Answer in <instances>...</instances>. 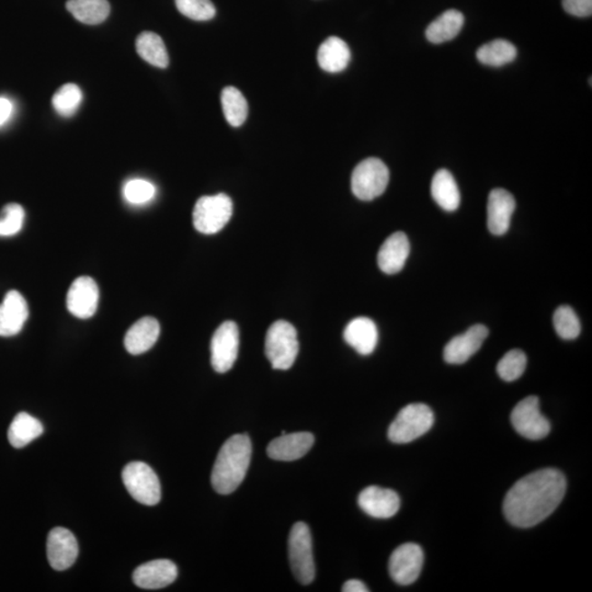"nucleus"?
Here are the masks:
<instances>
[{
    "label": "nucleus",
    "instance_id": "nucleus-23",
    "mask_svg": "<svg viewBox=\"0 0 592 592\" xmlns=\"http://www.w3.org/2000/svg\"><path fill=\"white\" fill-rule=\"evenodd\" d=\"M351 60L349 46L344 40L330 36L320 46L318 61L321 70L340 72L347 69Z\"/></svg>",
    "mask_w": 592,
    "mask_h": 592
},
{
    "label": "nucleus",
    "instance_id": "nucleus-11",
    "mask_svg": "<svg viewBox=\"0 0 592 592\" xmlns=\"http://www.w3.org/2000/svg\"><path fill=\"white\" fill-rule=\"evenodd\" d=\"M424 552L418 544L401 545L391 555L388 569L395 583L401 586L412 585L422 573Z\"/></svg>",
    "mask_w": 592,
    "mask_h": 592
},
{
    "label": "nucleus",
    "instance_id": "nucleus-9",
    "mask_svg": "<svg viewBox=\"0 0 592 592\" xmlns=\"http://www.w3.org/2000/svg\"><path fill=\"white\" fill-rule=\"evenodd\" d=\"M511 424L517 433L529 440H541L548 437L550 424L539 412L537 396H529L517 404L511 413Z\"/></svg>",
    "mask_w": 592,
    "mask_h": 592
},
{
    "label": "nucleus",
    "instance_id": "nucleus-28",
    "mask_svg": "<svg viewBox=\"0 0 592 592\" xmlns=\"http://www.w3.org/2000/svg\"><path fill=\"white\" fill-rule=\"evenodd\" d=\"M137 51L144 61L150 65L166 69L169 64V56L164 41L158 34L145 31L138 35Z\"/></svg>",
    "mask_w": 592,
    "mask_h": 592
},
{
    "label": "nucleus",
    "instance_id": "nucleus-5",
    "mask_svg": "<svg viewBox=\"0 0 592 592\" xmlns=\"http://www.w3.org/2000/svg\"><path fill=\"white\" fill-rule=\"evenodd\" d=\"M289 559L294 578L302 585L315 578L313 541L308 524L295 523L289 537Z\"/></svg>",
    "mask_w": 592,
    "mask_h": 592
},
{
    "label": "nucleus",
    "instance_id": "nucleus-18",
    "mask_svg": "<svg viewBox=\"0 0 592 592\" xmlns=\"http://www.w3.org/2000/svg\"><path fill=\"white\" fill-rule=\"evenodd\" d=\"M178 568L169 559H156L138 566L133 573L134 584L142 589L165 588L174 583Z\"/></svg>",
    "mask_w": 592,
    "mask_h": 592
},
{
    "label": "nucleus",
    "instance_id": "nucleus-25",
    "mask_svg": "<svg viewBox=\"0 0 592 592\" xmlns=\"http://www.w3.org/2000/svg\"><path fill=\"white\" fill-rule=\"evenodd\" d=\"M464 24V15L458 10H448L439 15L425 30L429 43L440 44L448 43L460 33Z\"/></svg>",
    "mask_w": 592,
    "mask_h": 592
},
{
    "label": "nucleus",
    "instance_id": "nucleus-37",
    "mask_svg": "<svg viewBox=\"0 0 592 592\" xmlns=\"http://www.w3.org/2000/svg\"><path fill=\"white\" fill-rule=\"evenodd\" d=\"M563 7L576 17H590L592 14V0H563Z\"/></svg>",
    "mask_w": 592,
    "mask_h": 592
},
{
    "label": "nucleus",
    "instance_id": "nucleus-21",
    "mask_svg": "<svg viewBox=\"0 0 592 592\" xmlns=\"http://www.w3.org/2000/svg\"><path fill=\"white\" fill-rule=\"evenodd\" d=\"M344 339L347 344L360 355H371L377 345V327L372 320L368 318L352 320L346 327Z\"/></svg>",
    "mask_w": 592,
    "mask_h": 592
},
{
    "label": "nucleus",
    "instance_id": "nucleus-32",
    "mask_svg": "<svg viewBox=\"0 0 592 592\" xmlns=\"http://www.w3.org/2000/svg\"><path fill=\"white\" fill-rule=\"evenodd\" d=\"M554 327L560 339L573 340L580 334L581 327L578 316L568 305L559 306L554 313Z\"/></svg>",
    "mask_w": 592,
    "mask_h": 592
},
{
    "label": "nucleus",
    "instance_id": "nucleus-38",
    "mask_svg": "<svg viewBox=\"0 0 592 592\" xmlns=\"http://www.w3.org/2000/svg\"><path fill=\"white\" fill-rule=\"evenodd\" d=\"M13 112V102L7 98L0 97V127L4 126V124H6L10 120Z\"/></svg>",
    "mask_w": 592,
    "mask_h": 592
},
{
    "label": "nucleus",
    "instance_id": "nucleus-33",
    "mask_svg": "<svg viewBox=\"0 0 592 592\" xmlns=\"http://www.w3.org/2000/svg\"><path fill=\"white\" fill-rule=\"evenodd\" d=\"M527 362L526 353L513 349L507 352L498 362L497 372L503 381H516L526 371Z\"/></svg>",
    "mask_w": 592,
    "mask_h": 592
},
{
    "label": "nucleus",
    "instance_id": "nucleus-15",
    "mask_svg": "<svg viewBox=\"0 0 592 592\" xmlns=\"http://www.w3.org/2000/svg\"><path fill=\"white\" fill-rule=\"evenodd\" d=\"M358 503L367 515L378 519L392 518L401 507L396 492L387 488L370 486L360 492Z\"/></svg>",
    "mask_w": 592,
    "mask_h": 592
},
{
    "label": "nucleus",
    "instance_id": "nucleus-26",
    "mask_svg": "<svg viewBox=\"0 0 592 592\" xmlns=\"http://www.w3.org/2000/svg\"><path fill=\"white\" fill-rule=\"evenodd\" d=\"M43 425L40 420L27 413H19L13 420L8 430V440L14 448H24L43 434Z\"/></svg>",
    "mask_w": 592,
    "mask_h": 592
},
{
    "label": "nucleus",
    "instance_id": "nucleus-16",
    "mask_svg": "<svg viewBox=\"0 0 592 592\" xmlns=\"http://www.w3.org/2000/svg\"><path fill=\"white\" fill-rule=\"evenodd\" d=\"M515 209L516 200L511 192L500 188L491 191L487 205L488 230L496 236L506 234Z\"/></svg>",
    "mask_w": 592,
    "mask_h": 592
},
{
    "label": "nucleus",
    "instance_id": "nucleus-39",
    "mask_svg": "<svg viewBox=\"0 0 592 592\" xmlns=\"http://www.w3.org/2000/svg\"><path fill=\"white\" fill-rule=\"evenodd\" d=\"M342 591L344 592H368L370 589L362 583V581L358 579L348 580L344 586H342Z\"/></svg>",
    "mask_w": 592,
    "mask_h": 592
},
{
    "label": "nucleus",
    "instance_id": "nucleus-2",
    "mask_svg": "<svg viewBox=\"0 0 592 592\" xmlns=\"http://www.w3.org/2000/svg\"><path fill=\"white\" fill-rule=\"evenodd\" d=\"M252 454V441L247 434L232 435L223 444L211 475L216 492L228 495L240 487L251 464Z\"/></svg>",
    "mask_w": 592,
    "mask_h": 592
},
{
    "label": "nucleus",
    "instance_id": "nucleus-3",
    "mask_svg": "<svg viewBox=\"0 0 592 592\" xmlns=\"http://www.w3.org/2000/svg\"><path fill=\"white\" fill-rule=\"evenodd\" d=\"M433 410L425 404H409L398 413L388 428V439L394 444H409L433 428Z\"/></svg>",
    "mask_w": 592,
    "mask_h": 592
},
{
    "label": "nucleus",
    "instance_id": "nucleus-10",
    "mask_svg": "<svg viewBox=\"0 0 592 592\" xmlns=\"http://www.w3.org/2000/svg\"><path fill=\"white\" fill-rule=\"evenodd\" d=\"M240 348V330L234 321H224L211 341V363L217 373L230 371L236 362Z\"/></svg>",
    "mask_w": 592,
    "mask_h": 592
},
{
    "label": "nucleus",
    "instance_id": "nucleus-6",
    "mask_svg": "<svg viewBox=\"0 0 592 592\" xmlns=\"http://www.w3.org/2000/svg\"><path fill=\"white\" fill-rule=\"evenodd\" d=\"M233 215V202L225 194L205 196L196 201L194 225L197 232L212 235L219 233L230 222Z\"/></svg>",
    "mask_w": 592,
    "mask_h": 592
},
{
    "label": "nucleus",
    "instance_id": "nucleus-14",
    "mask_svg": "<svg viewBox=\"0 0 592 592\" xmlns=\"http://www.w3.org/2000/svg\"><path fill=\"white\" fill-rule=\"evenodd\" d=\"M487 327L484 325H474L467 329L464 334L454 337L444 348V360L450 365H462L474 356L481 349L487 339Z\"/></svg>",
    "mask_w": 592,
    "mask_h": 592
},
{
    "label": "nucleus",
    "instance_id": "nucleus-29",
    "mask_svg": "<svg viewBox=\"0 0 592 592\" xmlns=\"http://www.w3.org/2000/svg\"><path fill=\"white\" fill-rule=\"evenodd\" d=\"M517 53L515 45L509 41L497 39L481 46L476 56L482 64L501 67L515 61Z\"/></svg>",
    "mask_w": 592,
    "mask_h": 592
},
{
    "label": "nucleus",
    "instance_id": "nucleus-13",
    "mask_svg": "<svg viewBox=\"0 0 592 592\" xmlns=\"http://www.w3.org/2000/svg\"><path fill=\"white\" fill-rule=\"evenodd\" d=\"M48 559L51 568L55 570H66L76 562L78 552L77 539L70 530L57 527L52 530L48 537Z\"/></svg>",
    "mask_w": 592,
    "mask_h": 592
},
{
    "label": "nucleus",
    "instance_id": "nucleus-35",
    "mask_svg": "<svg viewBox=\"0 0 592 592\" xmlns=\"http://www.w3.org/2000/svg\"><path fill=\"white\" fill-rule=\"evenodd\" d=\"M24 207L17 204H10L0 213V237L14 236L23 230L24 222Z\"/></svg>",
    "mask_w": 592,
    "mask_h": 592
},
{
    "label": "nucleus",
    "instance_id": "nucleus-4",
    "mask_svg": "<svg viewBox=\"0 0 592 592\" xmlns=\"http://www.w3.org/2000/svg\"><path fill=\"white\" fill-rule=\"evenodd\" d=\"M299 355L298 332L289 321H275L267 332L266 356L275 370H289Z\"/></svg>",
    "mask_w": 592,
    "mask_h": 592
},
{
    "label": "nucleus",
    "instance_id": "nucleus-27",
    "mask_svg": "<svg viewBox=\"0 0 592 592\" xmlns=\"http://www.w3.org/2000/svg\"><path fill=\"white\" fill-rule=\"evenodd\" d=\"M66 8L78 22L91 25L105 22L110 14L108 0H69Z\"/></svg>",
    "mask_w": 592,
    "mask_h": 592
},
{
    "label": "nucleus",
    "instance_id": "nucleus-31",
    "mask_svg": "<svg viewBox=\"0 0 592 592\" xmlns=\"http://www.w3.org/2000/svg\"><path fill=\"white\" fill-rule=\"evenodd\" d=\"M81 101L82 92L81 88L75 84H65L55 92L53 99H52V105H53L55 111L60 116L70 118L74 116Z\"/></svg>",
    "mask_w": 592,
    "mask_h": 592
},
{
    "label": "nucleus",
    "instance_id": "nucleus-36",
    "mask_svg": "<svg viewBox=\"0 0 592 592\" xmlns=\"http://www.w3.org/2000/svg\"><path fill=\"white\" fill-rule=\"evenodd\" d=\"M156 186L144 179L129 180L123 186V196L129 204L141 205L154 199Z\"/></svg>",
    "mask_w": 592,
    "mask_h": 592
},
{
    "label": "nucleus",
    "instance_id": "nucleus-20",
    "mask_svg": "<svg viewBox=\"0 0 592 592\" xmlns=\"http://www.w3.org/2000/svg\"><path fill=\"white\" fill-rule=\"evenodd\" d=\"M410 252L406 234L397 232L387 238L377 254L378 267L384 273L395 274L404 268Z\"/></svg>",
    "mask_w": 592,
    "mask_h": 592
},
{
    "label": "nucleus",
    "instance_id": "nucleus-17",
    "mask_svg": "<svg viewBox=\"0 0 592 592\" xmlns=\"http://www.w3.org/2000/svg\"><path fill=\"white\" fill-rule=\"evenodd\" d=\"M28 319L27 301L18 291H9L0 304V337L18 335Z\"/></svg>",
    "mask_w": 592,
    "mask_h": 592
},
{
    "label": "nucleus",
    "instance_id": "nucleus-30",
    "mask_svg": "<svg viewBox=\"0 0 592 592\" xmlns=\"http://www.w3.org/2000/svg\"><path fill=\"white\" fill-rule=\"evenodd\" d=\"M222 107L226 121L234 128L245 123L248 116L246 98L235 87H226L222 91Z\"/></svg>",
    "mask_w": 592,
    "mask_h": 592
},
{
    "label": "nucleus",
    "instance_id": "nucleus-19",
    "mask_svg": "<svg viewBox=\"0 0 592 592\" xmlns=\"http://www.w3.org/2000/svg\"><path fill=\"white\" fill-rule=\"evenodd\" d=\"M314 443V435L310 433L284 434L269 444L267 454L275 461H295L308 454Z\"/></svg>",
    "mask_w": 592,
    "mask_h": 592
},
{
    "label": "nucleus",
    "instance_id": "nucleus-1",
    "mask_svg": "<svg viewBox=\"0 0 592 592\" xmlns=\"http://www.w3.org/2000/svg\"><path fill=\"white\" fill-rule=\"evenodd\" d=\"M566 486L563 473L555 469L539 470L523 477L507 492L503 501L507 520L519 528L537 526L562 502Z\"/></svg>",
    "mask_w": 592,
    "mask_h": 592
},
{
    "label": "nucleus",
    "instance_id": "nucleus-22",
    "mask_svg": "<svg viewBox=\"0 0 592 592\" xmlns=\"http://www.w3.org/2000/svg\"><path fill=\"white\" fill-rule=\"evenodd\" d=\"M160 326L154 318H144L137 321L127 332L124 346L131 355L138 356L147 352L158 341Z\"/></svg>",
    "mask_w": 592,
    "mask_h": 592
},
{
    "label": "nucleus",
    "instance_id": "nucleus-12",
    "mask_svg": "<svg viewBox=\"0 0 592 592\" xmlns=\"http://www.w3.org/2000/svg\"><path fill=\"white\" fill-rule=\"evenodd\" d=\"M99 303L98 285L92 278L80 277L72 283L66 305L72 315L87 320L95 315Z\"/></svg>",
    "mask_w": 592,
    "mask_h": 592
},
{
    "label": "nucleus",
    "instance_id": "nucleus-24",
    "mask_svg": "<svg viewBox=\"0 0 592 592\" xmlns=\"http://www.w3.org/2000/svg\"><path fill=\"white\" fill-rule=\"evenodd\" d=\"M431 195L444 211L458 210L461 202L460 190L449 170L440 169L435 173L431 183Z\"/></svg>",
    "mask_w": 592,
    "mask_h": 592
},
{
    "label": "nucleus",
    "instance_id": "nucleus-34",
    "mask_svg": "<svg viewBox=\"0 0 592 592\" xmlns=\"http://www.w3.org/2000/svg\"><path fill=\"white\" fill-rule=\"evenodd\" d=\"M180 14L196 22H207L215 17L216 9L211 0H176Z\"/></svg>",
    "mask_w": 592,
    "mask_h": 592
},
{
    "label": "nucleus",
    "instance_id": "nucleus-8",
    "mask_svg": "<svg viewBox=\"0 0 592 592\" xmlns=\"http://www.w3.org/2000/svg\"><path fill=\"white\" fill-rule=\"evenodd\" d=\"M389 171L387 165L378 158L363 160L353 170L351 189L353 195L362 201H371L380 196L387 190Z\"/></svg>",
    "mask_w": 592,
    "mask_h": 592
},
{
    "label": "nucleus",
    "instance_id": "nucleus-7",
    "mask_svg": "<svg viewBox=\"0 0 592 592\" xmlns=\"http://www.w3.org/2000/svg\"><path fill=\"white\" fill-rule=\"evenodd\" d=\"M122 480L129 495L143 505L155 506L162 498V487L152 467L143 462H132L124 467Z\"/></svg>",
    "mask_w": 592,
    "mask_h": 592
}]
</instances>
